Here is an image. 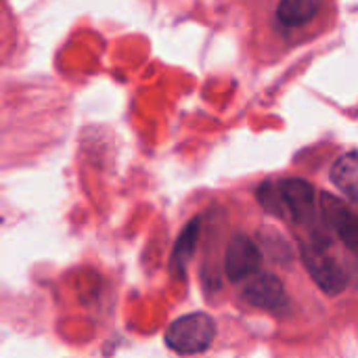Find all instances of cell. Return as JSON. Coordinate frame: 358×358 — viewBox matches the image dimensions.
I'll return each instance as SVG.
<instances>
[{"instance_id": "6da1fadb", "label": "cell", "mask_w": 358, "mask_h": 358, "mask_svg": "<svg viewBox=\"0 0 358 358\" xmlns=\"http://www.w3.org/2000/svg\"><path fill=\"white\" fill-rule=\"evenodd\" d=\"M216 338V323L206 313H191L166 329V344L178 355H199L206 352Z\"/></svg>"}, {"instance_id": "7a4b0ae2", "label": "cell", "mask_w": 358, "mask_h": 358, "mask_svg": "<svg viewBox=\"0 0 358 358\" xmlns=\"http://www.w3.org/2000/svg\"><path fill=\"white\" fill-rule=\"evenodd\" d=\"M302 262L313 281L327 296H338L348 287L346 271L329 254H325L321 245H302Z\"/></svg>"}, {"instance_id": "3957f363", "label": "cell", "mask_w": 358, "mask_h": 358, "mask_svg": "<svg viewBox=\"0 0 358 358\" xmlns=\"http://www.w3.org/2000/svg\"><path fill=\"white\" fill-rule=\"evenodd\" d=\"M260 262H262V254L248 235H235L229 241L224 254V273L229 281L233 283L248 281L258 273Z\"/></svg>"}, {"instance_id": "277c9868", "label": "cell", "mask_w": 358, "mask_h": 358, "mask_svg": "<svg viewBox=\"0 0 358 358\" xmlns=\"http://www.w3.org/2000/svg\"><path fill=\"white\" fill-rule=\"evenodd\" d=\"M281 212L294 222H308L315 212V189L302 178H289L277 185Z\"/></svg>"}, {"instance_id": "5b68a950", "label": "cell", "mask_w": 358, "mask_h": 358, "mask_svg": "<svg viewBox=\"0 0 358 358\" xmlns=\"http://www.w3.org/2000/svg\"><path fill=\"white\" fill-rule=\"evenodd\" d=\"M321 212H323V220L329 224V229L342 239V243L348 250H357L358 245V222L355 214L350 212V208L340 201L338 197L323 193L321 195Z\"/></svg>"}, {"instance_id": "8992f818", "label": "cell", "mask_w": 358, "mask_h": 358, "mask_svg": "<svg viewBox=\"0 0 358 358\" xmlns=\"http://www.w3.org/2000/svg\"><path fill=\"white\" fill-rule=\"evenodd\" d=\"M243 298L262 310L279 313L287 306V296L283 289V283L275 275H254L250 277V283L243 289Z\"/></svg>"}, {"instance_id": "52a82bcc", "label": "cell", "mask_w": 358, "mask_h": 358, "mask_svg": "<svg viewBox=\"0 0 358 358\" xmlns=\"http://www.w3.org/2000/svg\"><path fill=\"white\" fill-rule=\"evenodd\" d=\"M331 182L350 199H358V155L357 151L344 153L331 168Z\"/></svg>"}, {"instance_id": "ba28073f", "label": "cell", "mask_w": 358, "mask_h": 358, "mask_svg": "<svg viewBox=\"0 0 358 358\" xmlns=\"http://www.w3.org/2000/svg\"><path fill=\"white\" fill-rule=\"evenodd\" d=\"M197 241H199V218H195L193 222H189L185 227V231L180 233V237L176 239L174 243V252H172V258H170V271L176 275V277H185L187 273V264L197 248Z\"/></svg>"}, {"instance_id": "9c48e42d", "label": "cell", "mask_w": 358, "mask_h": 358, "mask_svg": "<svg viewBox=\"0 0 358 358\" xmlns=\"http://www.w3.org/2000/svg\"><path fill=\"white\" fill-rule=\"evenodd\" d=\"M323 0H281L277 6V17L289 27L308 23L321 8Z\"/></svg>"}]
</instances>
